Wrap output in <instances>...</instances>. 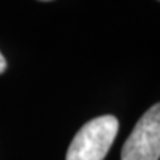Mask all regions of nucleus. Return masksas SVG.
<instances>
[{
  "instance_id": "f03ea898",
  "label": "nucleus",
  "mask_w": 160,
  "mask_h": 160,
  "mask_svg": "<svg viewBox=\"0 0 160 160\" xmlns=\"http://www.w3.org/2000/svg\"><path fill=\"white\" fill-rule=\"evenodd\" d=\"M160 159V102L148 108L128 137L122 160Z\"/></svg>"
},
{
  "instance_id": "7ed1b4c3",
  "label": "nucleus",
  "mask_w": 160,
  "mask_h": 160,
  "mask_svg": "<svg viewBox=\"0 0 160 160\" xmlns=\"http://www.w3.org/2000/svg\"><path fill=\"white\" fill-rule=\"evenodd\" d=\"M6 68H8V64H6V59H5V57H3V55L0 53V74H2V73H5Z\"/></svg>"
},
{
  "instance_id": "f257e3e1",
  "label": "nucleus",
  "mask_w": 160,
  "mask_h": 160,
  "mask_svg": "<svg viewBox=\"0 0 160 160\" xmlns=\"http://www.w3.org/2000/svg\"><path fill=\"white\" fill-rule=\"evenodd\" d=\"M119 131L114 116H101L80 129L67 151V160H104Z\"/></svg>"
}]
</instances>
